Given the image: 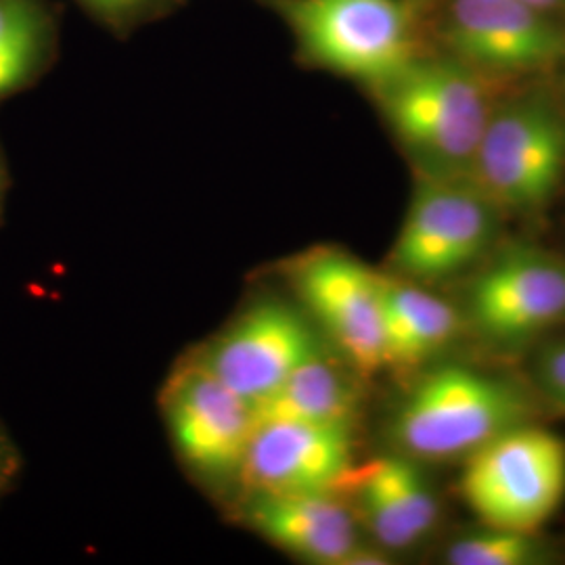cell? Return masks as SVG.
<instances>
[{"label":"cell","instance_id":"9a60e30c","mask_svg":"<svg viewBox=\"0 0 565 565\" xmlns=\"http://www.w3.org/2000/svg\"><path fill=\"white\" fill-rule=\"evenodd\" d=\"M57 44L60 28L49 0H0V103L41 81Z\"/></svg>","mask_w":565,"mask_h":565},{"label":"cell","instance_id":"8fae6325","mask_svg":"<svg viewBox=\"0 0 565 565\" xmlns=\"http://www.w3.org/2000/svg\"><path fill=\"white\" fill-rule=\"evenodd\" d=\"M446 36L455 57L490 76L565 60V25L524 0H450Z\"/></svg>","mask_w":565,"mask_h":565},{"label":"cell","instance_id":"e0dca14e","mask_svg":"<svg viewBox=\"0 0 565 565\" xmlns=\"http://www.w3.org/2000/svg\"><path fill=\"white\" fill-rule=\"evenodd\" d=\"M369 465L403 513L404 522L408 524L415 539H425L438 524L440 507L424 473L415 467L411 457L404 455L380 457Z\"/></svg>","mask_w":565,"mask_h":565},{"label":"cell","instance_id":"603a6c76","mask_svg":"<svg viewBox=\"0 0 565 565\" xmlns=\"http://www.w3.org/2000/svg\"><path fill=\"white\" fill-rule=\"evenodd\" d=\"M527 4L545 11L548 15H557V13H564L565 0H524Z\"/></svg>","mask_w":565,"mask_h":565},{"label":"cell","instance_id":"2e32d148","mask_svg":"<svg viewBox=\"0 0 565 565\" xmlns=\"http://www.w3.org/2000/svg\"><path fill=\"white\" fill-rule=\"evenodd\" d=\"M356 396L342 371L321 356L294 371L258 408L256 422L352 424Z\"/></svg>","mask_w":565,"mask_h":565},{"label":"cell","instance_id":"4fadbf2b","mask_svg":"<svg viewBox=\"0 0 565 565\" xmlns=\"http://www.w3.org/2000/svg\"><path fill=\"white\" fill-rule=\"evenodd\" d=\"M243 524L264 541L310 564H384L364 546L356 520L335 494H245Z\"/></svg>","mask_w":565,"mask_h":565},{"label":"cell","instance_id":"7c38bea8","mask_svg":"<svg viewBox=\"0 0 565 565\" xmlns=\"http://www.w3.org/2000/svg\"><path fill=\"white\" fill-rule=\"evenodd\" d=\"M469 310L497 342L534 338L565 319V266L536 252L505 254L471 285Z\"/></svg>","mask_w":565,"mask_h":565},{"label":"cell","instance_id":"ba28073f","mask_svg":"<svg viewBox=\"0 0 565 565\" xmlns=\"http://www.w3.org/2000/svg\"><path fill=\"white\" fill-rule=\"evenodd\" d=\"M170 440L186 467L212 484L237 480L256 429V408L195 361L162 392Z\"/></svg>","mask_w":565,"mask_h":565},{"label":"cell","instance_id":"52a82bcc","mask_svg":"<svg viewBox=\"0 0 565 565\" xmlns=\"http://www.w3.org/2000/svg\"><path fill=\"white\" fill-rule=\"evenodd\" d=\"M321 354L323 345L302 312L277 298H260L193 361L258 408L294 371Z\"/></svg>","mask_w":565,"mask_h":565},{"label":"cell","instance_id":"7a4b0ae2","mask_svg":"<svg viewBox=\"0 0 565 565\" xmlns=\"http://www.w3.org/2000/svg\"><path fill=\"white\" fill-rule=\"evenodd\" d=\"M527 419L530 403L518 385L463 364H446L413 385L390 431L404 457L445 461L469 457Z\"/></svg>","mask_w":565,"mask_h":565},{"label":"cell","instance_id":"5bb4252c","mask_svg":"<svg viewBox=\"0 0 565 565\" xmlns=\"http://www.w3.org/2000/svg\"><path fill=\"white\" fill-rule=\"evenodd\" d=\"M384 366L411 371L440 352L459 331L457 310L415 281L382 275Z\"/></svg>","mask_w":565,"mask_h":565},{"label":"cell","instance_id":"7402d4cb","mask_svg":"<svg viewBox=\"0 0 565 565\" xmlns=\"http://www.w3.org/2000/svg\"><path fill=\"white\" fill-rule=\"evenodd\" d=\"M9 191H11V172H9V163H7V158H4V151L0 147V224H2V218H4Z\"/></svg>","mask_w":565,"mask_h":565},{"label":"cell","instance_id":"d6986e66","mask_svg":"<svg viewBox=\"0 0 565 565\" xmlns=\"http://www.w3.org/2000/svg\"><path fill=\"white\" fill-rule=\"evenodd\" d=\"M93 18L114 28H128L158 13L170 0H76Z\"/></svg>","mask_w":565,"mask_h":565},{"label":"cell","instance_id":"277c9868","mask_svg":"<svg viewBox=\"0 0 565 565\" xmlns=\"http://www.w3.org/2000/svg\"><path fill=\"white\" fill-rule=\"evenodd\" d=\"M461 494L494 527L536 534L565 497V443L541 427H513L467 457Z\"/></svg>","mask_w":565,"mask_h":565},{"label":"cell","instance_id":"30bf717a","mask_svg":"<svg viewBox=\"0 0 565 565\" xmlns=\"http://www.w3.org/2000/svg\"><path fill=\"white\" fill-rule=\"evenodd\" d=\"M352 424L256 422L237 482L245 494H335L354 473Z\"/></svg>","mask_w":565,"mask_h":565},{"label":"cell","instance_id":"6da1fadb","mask_svg":"<svg viewBox=\"0 0 565 565\" xmlns=\"http://www.w3.org/2000/svg\"><path fill=\"white\" fill-rule=\"evenodd\" d=\"M488 78L459 57H417L373 88L403 145L434 168L457 170L471 168L494 114Z\"/></svg>","mask_w":565,"mask_h":565},{"label":"cell","instance_id":"3957f363","mask_svg":"<svg viewBox=\"0 0 565 565\" xmlns=\"http://www.w3.org/2000/svg\"><path fill=\"white\" fill-rule=\"evenodd\" d=\"M308 63L375 86L419 55L417 20L404 0H264Z\"/></svg>","mask_w":565,"mask_h":565},{"label":"cell","instance_id":"9c48e42d","mask_svg":"<svg viewBox=\"0 0 565 565\" xmlns=\"http://www.w3.org/2000/svg\"><path fill=\"white\" fill-rule=\"evenodd\" d=\"M289 277L296 294L361 375L384 369L382 275L340 249L298 258Z\"/></svg>","mask_w":565,"mask_h":565},{"label":"cell","instance_id":"44dd1931","mask_svg":"<svg viewBox=\"0 0 565 565\" xmlns=\"http://www.w3.org/2000/svg\"><path fill=\"white\" fill-rule=\"evenodd\" d=\"M23 457L20 446L15 445L7 425L0 422V499L11 492V488L20 480Z\"/></svg>","mask_w":565,"mask_h":565},{"label":"cell","instance_id":"5b68a950","mask_svg":"<svg viewBox=\"0 0 565 565\" xmlns=\"http://www.w3.org/2000/svg\"><path fill=\"white\" fill-rule=\"evenodd\" d=\"M494 203L471 182L429 174L417 182L390 254L398 277L415 282L448 279L476 263L492 237Z\"/></svg>","mask_w":565,"mask_h":565},{"label":"cell","instance_id":"ac0fdd59","mask_svg":"<svg viewBox=\"0 0 565 565\" xmlns=\"http://www.w3.org/2000/svg\"><path fill=\"white\" fill-rule=\"evenodd\" d=\"M541 557L534 534L488 525V530L467 534L448 548L452 565H527Z\"/></svg>","mask_w":565,"mask_h":565},{"label":"cell","instance_id":"ffe728a7","mask_svg":"<svg viewBox=\"0 0 565 565\" xmlns=\"http://www.w3.org/2000/svg\"><path fill=\"white\" fill-rule=\"evenodd\" d=\"M539 382L548 401L565 415V340L548 345L541 354Z\"/></svg>","mask_w":565,"mask_h":565},{"label":"cell","instance_id":"8992f818","mask_svg":"<svg viewBox=\"0 0 565 565\" xmlns=\"http://www.w3.org/2000/svg\"><path fill=\"white\" fill-rule=\"evenodd\" d=\"M473 182L494 205L534 212L551 202L565 172V124L546 103L494 111L471 162Z\"/></svg>","mask_w":565,"mask_h":565}]
</instances>
